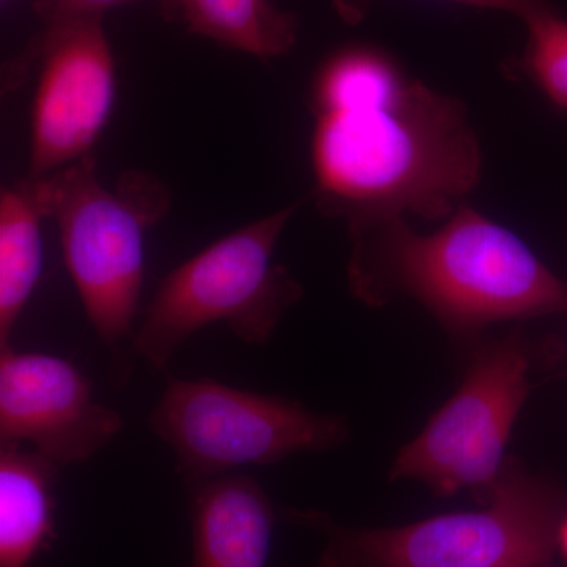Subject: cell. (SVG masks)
Masks as SVG:
<instances>
[{
  "mask_svg": "<svg viewBox=\"0 0 567 567\" xmlns=\"http://www.w3.org/2000/svg\"><path fill=\"white\" fill-rule=\"evenodd\" d=\"M524 22L528 31L524 66L548 99L567 112V20L550 6Z\"/></svg>",
  "mask_w": 567,
  "mask_h": 567,
  "instance_id": "cell-14",
  "label": "cell"
},
{
  "mask_svg": "<svg viewBox=\"0 0 567 567\" xmlns=\"http://www.w3.org/2000/svg\"><path fill=\"white\" fill-rule=\"evenodd\" d=\"M327 537V544L320 555L319 567H365L352 551L347 550L334 537Z\"/></svg>",
  "mask_w": 567,
  "mask_h": 567,
  "instance_id": "cell-17",
  "label": "cell"
},
{
  "mask_svg": "<svg viewBox=\"0 0 567 567\" xmlns=\"http://www.w3.org/2000/svg\"><path fill=\"white\" fill-rule=\"evenodd\" d=\"M567 491L507 456L486 505L391 528H349L319 513L295 522L333 536L365 567H557Z\"/></svg>",
  "mask_w": 567,
  "mask_h": 567,
  "instance_id": "cell-4",
  "label": "cell"
},
{
  "mask_svg": "<svg viewBox=\"0 0 567 567\" xmlns=\"http://www.w3.org/2000/svg\"><path fill=\"white\" fill-rule=\"evenodd\" d=\"M350 290L364 305L417 301L468 346L492 323L567 315V281L529 246L466 205L434 234L401 215L350 223Z\"/></svg>",
  "mask_w": 567,
  "mask_h": 567,
  "instance_id": "cell-2",
  "label": "cell"
},
{
  "mask_svg": "<svg viewBox=\"0 0 567 567\" xmlns=\"http://www.w3.org/2000/svg\"><path fill=\"white\" fill-rule=\"evenodd\" d=\"M148 423L173 450L186 484L331 450L350 435L346 416L317 413L293 399L177 377L167 379Z\"/></svg>",
  "mask_w": 567,
  "mask_h": 567,
  "instance_id": "cell-7",
  "label": "cell"
},
{
  "mask_svg": "<svg viewBox=\"0 0 567 567\" xmlns=\"http://www.w3.org/2000/svg\"><path fill=\"white\" fill-rule=\"evenodd\" d=\"M371 2L372 0H338V7L339 11L346 14L347 20H358ZM446 2L462 3V6L477 7V9L506 11V13L516 14L522 21L551 6L548 0H446Z\"/></svg>",
  "mask_w": 567,
  "mask_h": 567,
  "instance_id": "cell-16",
  "label": "cell"
},
{
  "mask_svg": "<svg viewBox=\"0 0 567 567\" xmlns=\"http://www.w3.org/2000/svg\"><path fill=\"white\" fill-rule=\"evenodd\" d=\"M41 70L31 115L28 177L63 169L91 155L110 121L115 63L103 18L44 22V31L11 63L6 89H14L31 62Z\"/></svg>",
  "mask_w": 567,
  "mask_h": 567,
  "instance_id": "cell-8",
  "label": "cell"
},
{
  "mask_svg": "<svg viewBox=\"0 0 567 567\" xmlns=\"http://www.w3.org/2000/svg\"><path fill=\"white\" fill-rule=\"evenodd\" d=\"M59 466L35 450H0V567H29L54 539Z\"/></svg>",
  "mask_w": 567,
  "mask_h": 567,
  "instance_id": "cell-11",
  "label": "cell"
},
{
  "mask_svg": "<svg viewBox=\"0 0 567 567\" xmlns=\"http://www.w3.org/2000/svg\"><path fill=\"white\" fill-rule=\"evenodd\" d=\"M142 2V0H43L39 13L44 22L80 20V18H103L107 10L126 3ZM162 3L163 10L175 14V0H155Z\"/></svg>",
  "mask_w": 567,
  "mask_h": 567,
  "instance_id": "cell-15",
  "label": "cell"
},
{
  "mask_svg": "<svg viewBox=\"0 0 567 567\" xmlns=\"http://www.w3.org/2000/svg\"><path fill=\"white\" fill-rule=\"evenodd\" d=\"M189 31L260 59L286 54L297 41V20L270 0H175Z\"/></svg>",
  "mask_w": 567,
  "mask_h": 567,
  "instance_id": "cell-13",
  "label": "cell"
},
{
  "mask_svg": "<svg viewBox=\"0 0 567 567\" xmlns=\"http://www.w3.org/2000/svg\"><path fill=\"white\" fill-rule=\"evenodd\" d=\"M2 2H7V0H2Z\"/></svg>",
  "mask_w": 567,
  "mask_h": 567,
  "instance_id": "cell-19",
  "label": "cell"
},
{
  "mask_svg": "<svg viewBox=\"0 0 567 567\" xmlns=\"http://www.w3.org/2000/svg\"><path fill=\"white\" fill-rule=\"evenodd\" d=\"M298 208L292 204L248 224L171 271L134 331V352L164 371L193 334L216 322L245 344L270 341L303 295L289 270L274 262L279 237Z\"/></svg>",
  "mask_w": 567,
  "mask_h": 567,
  "instance_id": "cell-6",
  "label": "cell"
},
{
  "mask_svg": "<svg viewBox=\"0 0 567 567\" xmlns=\"http://www.w3.org/2000/svg\"><path fill=\"white\" fill-rule=\"evenodd\" d=\"M47 218L28 177L0 197V347L11 331L43 271L41 219Z\"/></svg>",
  "mask_w": 567,
  "mask_h": 567,
  "instance_id": "cell-12",
  "label": "cell"
},
{
  "mask_svg": "<svg viewBox=\"0 0 567 567\" xmlns=\"http://www.w3.org/2000/svg\"><path fill=\"white\" fill-rule=\"evenodd\" d=\"M192 567H267L275 506L257 481L223 475L188 483Z\"/></svg>",
  "mask_w": 567,
  "mask_h": 567,
  "instance_id": "cell-10",
  "label": "cell"
},
{
  "mask_svg": "<svg viewBox=\"0 0 567 567\" xmlns=\"http://www.w3.org/2000/svg\"><path fill=\"white\" fill-rule=\"evenodd\" d=\"M44 215L58 223L63 257L93 330L117 349L133 339L145 271V229L169 210L158 178L126 174L104 188L91 155L63 169L28 177Z\"/></svg>",
  "mask_w": 567,
  "mask_h": 567,
  "instance_id": "cell-5",
  "label": "cell"
},
{
  "mask_svg": "<svg viewBox=\"0 0 567 567\" xmlns=\"http://www.w3.org/2000/svg\"><path fill=\"white\" fill-rule=\"evenodd\" d=\"M122 429V415L95 401L76 365L0 347V445L29 443L63 468L95 456Z\"/></svg>",
  "mask_w": 567,
  "mask_h": 567,
  "instance_id": "cell-9",
  "label": "cell"
},
{
  "mask_svg": "<svg viewBox=\"0 0 567 567\" xmlns=\"http://www.w3.org/2000/svg\"><path fill=\"white\" fill-rule=\"evenodd\" d=\"M456 393L423 431L401 447L390 481L412 480L435 495L468 491L486 505L507 458L514 425L536 388V374L555 363L558 341L516 330L470 342Z\"/></svg>",
  "mask_w": 567,
  "mask_h": 567,
  "instance_id": "cell-3",
  "label": "cell"
},
{
  "mask_svg": "<svg viewBox=\"0 0 567 567\" xmlns=\"http://www.w3.org/2000/svg\"><path fill=\"white\" fill-rule=\"evenodd\" d=\"M557 550L558 554L561 555V558H565V561L567 563V509L566 513L563 514L561 520H559L558 525Z\"/></svg>",
  "mask_w": 567,
  "mask_h": 567,
  "instance_id": "cell-18",
  "label": "cell"
},
{
  "mask_svg": "<svg viewBox=\"0 0 567 567\" xmlns=\"http://www.w3.org/2000/svg\"><path fill=\"white\" fill-rule=\"evenodd\" d=\"M312 166L320 208L349 223L453 215L481 178L464 104L410 80L372 48L339 51L317 76Z\"/></svg>",
  "mask_w": 567,
  "mask_h": 567,
  "instance_id": "cell-1",
  "label": "cell"
}]
</instances>
